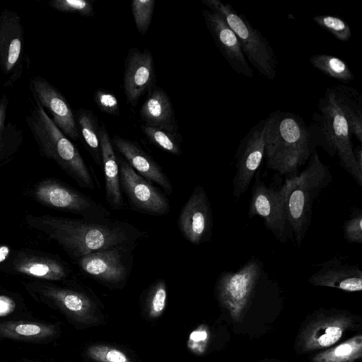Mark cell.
<instances>
[{
  "mask_svg": "<svg viewBox=\"0 0 362 362\" xmlns=\"http://www.w3.org/2000/svg\"><path fill=\"white\" fill-rule=\"evenodd\" d=\"M8 98H0V163L14 154L23 143V131L17 124L6 121Z\"/></svg>",
  "mask_w": 362,
  "mask_h": 362,
  "instance_id": "obj_26",
  "label": "cell"
},
{
  "mask_svg": "<svg viewBox=\"0 0 362 362\" xmlns=\"http://www.w3.org/2000/svg\"><path fill=\"white\" fill-rule=\"evenodd\" d=\"M55 325L24 320L0 322V337L10 339L39 341L52 338L57 334Z\"/></svg>",
  "mask_w": 362,
  "mask_h": 362,
  "instance_id": "obj_25",
  "label": "cell"
},
{
  "mask_svg": "<svg viewBox=\"0 0 362 362\" xmlns=\"http://www.w3.org/2000/svg\"><path fill=\"white\" fill-rule=\"evenodd\" d=\"M209 339V329L205 325L200 326L191 335V339L193 341V349L197 353H203L206 348Z\"/></svg>",
  "mask_w": 362,
  "mask_h": 362,
  "instance_id": "obj_39",
  "label": "cell"
},
{
  "mask_svg": "<svg viewBox=\"0 0 362 362\" xmlns=\"http://www.w3.org/2000/svg\"><path fill=\"white\" fill-rule=\"evenodd\" d=\"M117 158L122 192L125 194L131 208L150 216L168 214L170 210L168 198L139 175L122 157Z\"/></svg>",
  "mask_w": 362,
  "mask_h": 362,
  "instance_id": "obj_15",
  "label": "cell"
},
{
  "mask_svg": "<svg viewBox=\"0 0 362 362\" xmlns=\"http://www.w3.org/2000/svg\"><path fill=\"white\" fill-rule=\"evenodd\" d=\"M25 222L54 240L76 261L90 253L117 245L136 247L147 231L119 219L90 220L49 215H28Z\"/></svg>",
  "mask_w": 362,
  "mask_h": 362,
  "instance_id": "obj_1",
  "label": "cell"
},
{
  "mask_svg": "<svg viewBox=\"0 0 362 362\" xmlns=\"http://www.w3.org/2000/svg\"><path fill=\"white\" fill-rule=\"evenodd\" d=\"M362 356V336L355 335L346 341L317 354L313 362H355Z\"/></svg>",
  "mask_w": 362,
  "mask_h": 362,
  "instance_id": "obj_27",
  "label": "cell"
},
{
  "mask_svg": "<svg viewBox=\"0 0 362 362\" xmlns=\"http://www.w3.org/2000/svg\"><path fill=\"white\" fill-rule=\"evenodd\" d=\"M202 14L216 47L230 68L237 74L253 77V70L243 54L240 42L224 19L209 9L202 10Z\"/></svg>",
  "mask_w": 362,
  "mask_h": 362,
  "instance_id": "obj_18",
  "label": "cell"
},
{
  "mask_svg": "<svg viewBox=\"0 0 362 362\" xmlns=\"http://www.w3.org/2000/svg\"><path fill=\"white\" fill-rule=\"evenodd\" d=\"M94 100L103 112L117 116L119 115V104L116 96L104 89H98L94 95Z\"/></svg>",
  "mask_w": 362,
  "mask_h": 362,
  "instance_id": "obj_38",
  "label": "cell"
},
{
  "mask_svg": "<svg viewBox=\"0 0 362 362\" xmlns=\"http://www.w3.org/2000/svg\"><path fill=\"white\" fill-rule=\"evenodd\" d=\"M33 196L40 204L68 211L90 220L111 218L110 211L103 204L66 184L55 180H43L35 185Z\"/></svg>",
  "mask_w": 362,
  "mask_h": 362,
  "instance_id": "obj_11",
  "label": "cell"
},
{
  "mask_svg": "<svg viewBox=\"0 0 362 362\" xmlns=\"http://www.w3.org/2000/svg\"><path fill=\"white\" fill-rule=\"evenodd\" d=\"M99 142L104 170L106 202L113 209H122L124 204L120 186L119 165L112 143L103 127L99 130Z\"/></svg>",
  "mask_w": 362,
  "mask_h": 362,
  "instance_id": "obj_23",
  "label": "cell"
},
{
  "mask_svg": "<svg viewBox=\"0 0 362 362\" xmlns=\"http://www.w3.org/2000/svg\"><path fill=\"white\" fill-rule=\"evenodd\" d=\"M30 89L35 100L51 115L52 117H49L59 129L69 139L78 140L79 132L76 118L60 91L40 76L30 78Z\"/></svg>",
  "mask_w": 362,
  "mask_h": 362,
  "instance_id": "obj_17",
  "label": "cell"
},
{
  "mask_svg": "<svg viewBox=\"0 0 362 362\" xmlns=\"http://www.w3.org/2000/svg\"><path fill=\"white\" fill-rule=\"evenodd\" d=\"M309 61L316 69L343 84L348 83L354 78L347 63L338 57L317 54L310 56Z\"/></svg>",
  "mask_w": 362,
  "mask_h": 362,
  "instance_id": "obj_28",
  "label": "cell"
},
{
  "mask_svg": "<svg viewBox=\"0 0 362 362\" xmlns=\"http://www.w3.org/2000/svg\"><path fill=\"white\" fill-rule=\"evenodd\" d=\"M344 237L349 243H362V211L353 208L347 220L343 224Z\"/></svg>",
  "mask_w": 362,
  "mask_h": 362,
  "instance_id": "obj_37",
  "label": "cell"
},
{
  "mask_svg": "<svg viewBox=\"0 0 362 362\" xmlns=\"http://www.w3.org/2000/svg\"><path fill=\"white\" fill-rule=\"evenodd\" d=\"M266 274L262 261L252 257L236 271H223L217 278L215 293L220 304L238 322L257 285Z\"/></svg>",
  "mask_w": 362,
  "mask_h": 362,
  "instance_id": "obj_8",
  "label": "cell"
},
{
  "mask_svg": "<svg viewBox=\"0 0 362 362\" xmlns=\"http://www.w3.org/2000/svg\"><path fill=\"white\" fill-rule=\"evenodd\" d=\"M139 115L144 125L177 133V124L172 103L160 88H154L142 104Z\"/></svg>",
  "mask_w": 362,
  "mask_h": 362,
  "instance_id": "obj_24",
  "label": "cell"
},
{
  "mask_svg": "<svg viewBox=\"0 0 362 362\" xmlns=\"http://www.w3.org/2000/svg\"><path fill=\"white\" fill-rule=\"evenodd\" d=\"M76 124L83 139L98 163L101 160L99 129L95 116L86 110H79L76 114ZM102 162V161H101Z\"/></svg>",
  "mask_w": 362,
  "mask_h": 362,
  "instance_id": "obj_29",
  "label": "cell"
},
{
  "mask_svg": "<svg viewBox=\"0 0 362 362\" xmlns=\"http://www.w3.org/2000/svg\"><path fill=\"white\" fill-rule=\"evenodd\" d=\"M286 180L288 218L293 240L300 247L311 225L313 202L330 185L333 177L316 151L302 171Z\"/></svg>",
  "mask_w": 362,
  "mask_h": 362,
  "instance_id": "obj_5",
  "label": "cell"
},
{
  "mask_svg": "<svg viewBox=\"0 0 362 362\" xmlns=\"http://www.w3.org/2000/svg\"><path fill=\"white\" fill-rule=\"evenodd\" d=\"M135 246L117 245L85 255L76 262L80 269L110 288H121L134 264Z\"/></svg>",
  "mask_w": 362,
  "mask_h": 362,
  "instance_id": "obj_12",
  "label": "cell"
},
{
  "mask_svg": "<svg viewBox=\"0 0 362 362\" xmlns=\"http://www.w3.org/2000/svg\"><path fill=\"white\" fill-rule=\"evenodd\" d=\"M11 249L7 245H0V263L4 262L9 256Z\"/></svg>",
  "mask_w": 362,
  "mask_h": 362,
  "instance_id": "obj_42",
  "label": "cell"
},
{
  "mask_svg": "<svg viewBox=\"0 0 362 362\" xmlns=\"http://www.w3.org/2000/svg\"><path fill=\"white\" fill-rule=\"evenodd\" d=\"M177 226L182 236L194 245L210 240L213 230L212 209L202 186L194 187L182 206Z\"/></svg>",
  "mask_w": 362,
  "mask_h": 362,
  "instance_id": "obj_16",
  "label": "cell"
},
{
  "mask_svg": "<svg viewBox=\"0 0 362 362\" xmlns=\"http://www.w3.org/2000/svg\"><path fill=\"white\" fill-rule=\"evenodd\" d=\"M24 29L19 14L9 9L0 13V69L6 87L18 81L23 73Z\"/></svg>",
  "mask_w": 362,
  "mask_h": 362,
  "instance_id": "obj_14",
  "label": "cell"
},
{
  "mask_svg": "<svg viewBox=\"0 0 362 362\" xmlns=\"http://www.w3.org/2000/svg\"><path fill=\"white\" fill-rule=\"evenodd\" d=\"M320 266L319 269L308 278L310 284L349 292L362 290V272L358 265L344 263L334 257Z\"/></svg>",
  "mask_w": 362,
  "mask_h": 362,
  "instance_id": "obj_21",
  "label": "cell"
},
{
  "mask_svg": "<svg viewBox=\"0 0 362 362\" xmlns=\"http://www.w3.org/2000/svg\"><path fill=\"white\" fill-rule=\"evenodd\" d=\"M87 357L93 362H135L121 348L105 343H95L87 346Z\"/></svg>",
  "mask_w": 362,
  "mask_h": 362,
  "instance_id": "obj_33",
  "label": "cell"
},
{
  "mask_svg": "<svg viewBox=\"0 0 362 362\" xmlns=\"http://www.w3.org/2000/svg\"><path fill=\"white\" fill-rule=\"evenodd\" d=\"M156 1L154 0H134L131 8L136 27L141 35H145L150 27Z\"/></svg>",
  "mask_w": 362,
  "mask_h": 362,
  "instance_id": "obj_35",
  "label": "cell"
},
{
  "mask_svg": "<svg viewBox=\"0 0 362 362\" xmlns=\"http://www.w3.org/2000/svg\"><path fill=\"white\" fill-rule=\"evenodd\" d=\"M25 120L40 153L54 160L78 185L94 190L93 177L77 148L37 102Z\"/></svg>",
  "mask_w": 362,
  "mask_h": 362,
  "instance_id": "obj_4",
  "label": "cell"
},
{
  "mask_svg": "<svg viewBox=\"0 0 362 362\" xmlns=\"http://www.w3.org/2000/svg\"><path fill=\"white\" fill-rule=\"evenodd\" d=\"M346 114L351 135L362 142V96L353 87L344 85Z\"/></svg>",
  "mask_w": 362,
  "mask_h": 362,
  "instance_id": "obj_31",
  "label": "cell"
},
{
  "mask_svg": "<svg viewBox=\"0 0 362 362\" xmlns=\"http://www.w3.org/2000/svg\"><path fill=\"white\" fill-rule=\"evenodd\" d=\"M28 286L41 299L52 303L83 327L98 325L103 320L98 300L92 294L49 283L37 282Z\"/></svg>",
  "mask_w": 362,
  "mask_h": 362,
  "instance_id": "obj_10",
  "label": "cell"
},
{
  "mask_svg": "<svg viewBox=\"0 0 362 362\" xmlns=\"http://www.w3.org/2000/svg\"><path fill=\"white\" fill-rule=\"evenodd\" d=\"M112 143L122 158L141 176L151 183L157 184L168 194L173 192V187L160 166L137 144L117 135Z\"/></svg>",
  "mask_w": 362,
  "mask_h": 362,
  "instance_id": "obj_20",
  "label": "cell"
},
{
  "mask_svg": "<svg viewBox=\"0 0 362 362\" xmlns=\"http://www.w3.org/2000/svg\"><path fill=\"white\" fill-rule=\"evenodd\" d=\"M168 287L163 279H158L146 289L144 298L145 313L150 319L163 315L167 305Z\"/></svg>",
  "mask_w": 362,
  "mask_h": 362,
  "instance_id": "obj_30",
  "label": "cell"
},
{
  "mask_svg": "<svg viewBox=\"0 0 362 362\" xmlns=\"http://www.w3.org/2000/svg\"><path fill=\"white\" fill-rule=\"evenodd\" d=\"M202 2L209 10L219 14L233 30L247 60L264 78L274 80L276 76L277 62L267 39L230 4L221 0H202Z\"/></svg>",
  "mask_w": 362,
  "mask_h": 362,
  "instance_id": "obj_6",
  "label": "cell"
},
{
  "mask_svg": "<svg viewBox=\"0 0 362 362\" xmlns=\"http://www.w3.org/2000/svg\"><path fill=\"white\" fill-rule=\"evenodd\" d=\"M13 271L45 281H60L69 274V267L62 261L38 253L19 252L12 263Z\"/></svg>",
  "mask_w": 362,
  "mask_h": 362,
  "instance_id": "obj_22",
  "label": "cell"
},
{
  "mask_svg": "<svg viewBox=\"0 0 362 362\" xmlns=\"http://www.w3.org/2000/svg\"><path fill=\"white\" fill-rule=\"evenodd\" d=\"M344 85L328 87L317 103L308 125L317 146L329 156H337L339 165L362 186V173L358 169L354 155L351 134L346 114Z\"/></svg>",
  "mask_w": 362,
  "mask_h": 362,
  "instance_id": "obj_3",
  "label": "cell"
},
{
  "mask_svg": "<svg viewBox=\"0 0 362 362\" xmlns=\"http://www.w3.org/2000/svg\"><path fill=\"white\" fill-rule=\"evenodd\" d=\"M353 155L356 165L360 172L362 173V148L361 145L353 148Z\"/></svg>",
  "mask_w": 362,
  "mask_h": 362,
  "instance_id": "obj_41",
  "label": "cell"
},
{
  "mask_svg": "<svg viewBox=\"0 0 362 362\" xmlns=\"http://www.w3.org/2000/svg\"><path fill=\"white\" fill-rule=\"evenodd\" d=\"M355 322V317L346 310H318L302 325L296 339L297 350L308 353L331 346L353 328Z\"/></svg>",
  "mask_w": 362,
  "mask_h": 362,
  "instance_id": "obj_9",
  "label": "cell"
},
{
  "mask_svg": "<svg viewBox=\"0 0 362 362\" xmlns=\"http://www.w3.org/2000/svg\"><path fill=\"white\" fill-rule=\"evenodd\" d=\"M124 89L128 102L136 105L139 98L152 86L155 69L151 53L148 49H129L125 60Z\"/></svg>",
  "mask_w": 362,
  "mask_h": 362,
  "instance_id": "obj_19",
  "label": "cell"
},
{
  "mask_svg": "<svg viewBox=\"0 0 362 362\" xmlns=\"http://www.w3.org/2000/svg\"><path fill=\"white\" fill-rule=\"evenodd\" d=\"M313 19L317 25L331 33L339 41L347 42L352 36L350 25L340 17L331 15H317L315 16Z\"/></svg>",
  "mask_w": 362,
  "mask_h": 362,
  "instance_id": "obj_34",
  "label": "cell"
},
{
  "mask_svg": "<svg viewBox=\"0 0 362 362\" xmlns=\"http://www.w3.org/2000/svg\"><path fill=\"white\" fill-rule=\"evenodd\" d=\"M267 119H260L241 139L235 155L232 195L236 201L247 191L265 153Z\"/></svg>",
  "mask_w": 362,
  "mask_h": 362,
  "instance_id": "obj_13",
  "label": "cell"
},
{
  "mask_svg": "<svg viewBox=\"0 0 362 362\" xmlns=\"http://www.w3.org/2000/svg\"><path fill=\"white\" fill-rule=\"evenodd\" d=\"M267 119L264 158L269 169L289 177L316 151L317 144L303 119L294 113L276 110Z\"/></svg>",
  "mask_w": 362,
  "mask_h": 362,
  "instance_id": "obj_2",
  "label": "cell"
},
{
  "mask_svg": "<svg viewBox=\"0 0 362 362\" xmlns=\"http://www.w3.org/2000/svg\"><path fill=\"white\" fill-rule=\"evenodd\" d=\"M141 129L149 141L160 148L173 155L182 154L181 141L177 133L146 125H143Z\"/></svg>",
  "mask_w": 362,
  "mask_h": 362,
  "instance_id": "obj_32",
  "label": "cell"
},
{
  "mask_svg": "<svg viewBox=\"0 0 362 362\" xmlns=\"http://www.w3.org/2000/svg\"><path fill=\"white\" fill-rule=\"evenodd\" d=\"M16 308V303L6 296H0V317L11 313Z\"/></svg>",
  "mask_w": 362,
  "mask_h": 362,
  "instance_id": "obj_40",
  "label": "cell"
},
{
  "mask_svg": "<svg viewBox=\"0 0 362 362\" xmlns=\"http://www.w3.org/2000/svg\"><path fill=\"white\" fill-rule=\"evenodd\" d=\"M247 215L250 218L258 216L263 220L265 228L281 243L293 240L288 218L286 196L288 183L274 182L267 184L261 177L259 170L255 177Z\"/></svg>",
  "mask_w": 362,
  "mask_h": 362,
  "instance_id": "obj_7",
  "label": "cell"
},
{
  "mask_svg": "<svg viewBox=\"0 0 362 362\" xmlns=\"http://www.w3.org/2000/svg\"><path fill=\"white\" fill-rule=\"evenodd\" d=\"M49 6L62 13H77L83 16L90 17L95 13L91 2L86 0H53L48 2Z\"/></svg>",
  "mask_w": 362,
  "mask_h": 362,
  "instance_id": "obj_36",
  "label": "cell"
}]
</instances>
